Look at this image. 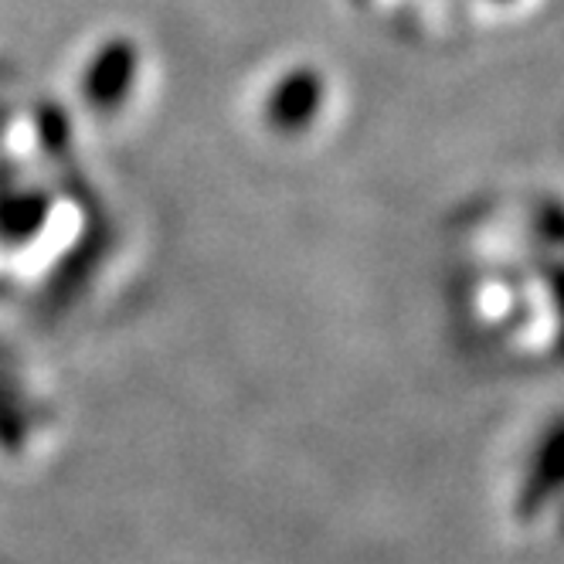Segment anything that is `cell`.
I'll return each instance as SVG.
<instances>
[{"instance_id":"2","label":"cell","mask_w":564,"mask_h":564,"mask_svg":"<svg viewBox=\"0 0 564 564\" xmlns=\"http://www.w3.org/2000/svg\"><path fill=\"white\" fill-rule=\"evenodd\" d=\"M316 102H319V83H316V75L313 72H296V75H290L286 83H282L272 93L269 109L275 116V123L296 127V123H303V119L313 116Z\"/></svg>"},{"instance_id":"1","label":"cell","mask_w":564,"mask_h":564,"mask_svg":"<svg viewBox=\"0 0 564 564\" xmlns=\"http://www.w3.org/2000/svg\"><path fill=\"white\" fill-rule=\"evenodd\" d=\"M137 45L127 42V37H109V42L93 55V62L86 65V78H83V93L96 109H112L123 102V96L133 86L137 75Z\"/></svg>"}]
</instances>
